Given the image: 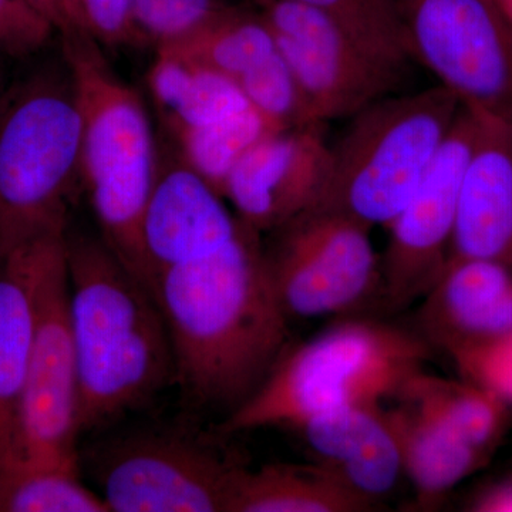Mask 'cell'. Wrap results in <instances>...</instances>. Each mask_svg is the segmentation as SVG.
Returning <instances> with one entry per match:
<instances>
[{
    "label": "cell",
    "mask_w": 512,
    "mask_h": 512,
    "mask_svg": "<svg viewBox=\"0 0 512 512\" xmlns=\"http://www.w3.org/2000/svg\"><path fill=\"white\" fill-rule=\"evenodd\" d=\"M148 291L170 333L177 382L198 406L234 412L288 349L264 239L244 222L221 244L153 266Z\"/></svg>",
    "instance_id": "cell-1"
},
{
    "label": "cell",
    "mask_w": 512,
    "mask_h": 512,
    "mask_svg": "<svg viewBox=\"0 0 512 512\" xmlns=\"http://www.w3.org/2000/svg\"><path fill=\"white\" fill-rule=\"evenodd\" d=\"M64 245L84 433L156 399L177 367L156 299L106 241L66 231Z\"/></svg>",
    "instance_id": "cell-2"
},
{
    "label": "cell",
    "mask_w": 512,
    "mask_h": 512,
    "mask_svg": "<svg viewBox=\"0 0 512 512\" xmlns=\"http://www.w3.org/2000/svg\"><path fill=\"white\" fill-rule=\"evenodd\" d=\"M60 43L82 117V185L101 238L147 286L141 231L160 165L146 106L114 72L96 37L66 36Z\"/></svg>",
    "instance_id": "cell-3"
},
{
    "label": "cell",
    "mask_w": 512,
    "mask_h": 512,
    "mask_svg": "<svg viewBox=\"0 0 512 512\" xmlns=\"http://www.w3.org/2000/svg\"><path fill=\"white\" fill-rule=\"evenodd\" d=\"M431 356L419 333L375 319L343 318L286 349L256 392L228 414L222 430L296 429L338 407L382 404Z\"/></svg>",
    "instance_id": "cell-4"
},
{
    "label": "cell",
    "mask_w": 512,
    "mask_h": 512,
    "mask_svg": "<svg viewBox=\"0 0 512 512\" xmlns=\"http://www.w3.org/2000/svg\"><path fill=\"white\" fill-rule=\"evenodd\" d=\"M82 185V117L66 63L0 99V259L67 231Z\"/></svg>",
    "instance_id": "cell-5"
},
{
    "label": "cell",
    "mask_w": 512,
    "mask_h": 512,
    "mask_svg": "<svg viewBox=\"0 0 512 512\" xmlns=\"http://www.w3.org/2000/svg\"><path fill=\"white\" fill-rule=\"evenodd\" d=\"M460 110L461 101L434 84L359 111L330 144L328 173L312 208L370 229L389 227L412 200Z\"/></svg>",
    "instance_id": "cell-6"
},
{
    "label": "cell",
    "mask_w": 512,
    "mask_h": 512,
    "mask_svg": "<svg viewBox=\"0 0 512 512\" xmlns=\"http://www.w3.org/2000/svg\"><path fill=\"white\" fill-rule=\"evenodd\" d=\"M372 229L309 208L264 241L266 264L288 319L356 318L383 308L382 256Z\"/></svg>",
    "instance_id": "cell-7"
},
{
    "label": "cell",
    "mask_w": 512,
    "mask_h": 512,
    "mask_svg": "<svg viewBox=\"0 0 512 512\" xmlns=\"http://www.w3.org/2000/svg\"><path fill=\"white\" fill-rule=\"evenodd\" d=\"M66 232L29 244L32 350L19 419L20 458L79 464V380L70 322Z\"/></svg>",
    "instance_id": "cell-8"
},
{
    "label": "cell",
    "mask_w": 512,
    "mask_h": 512,
    "mask_svg": "<svg viewBox=\"0 0 512 512\" xmlns=\"http://www.w3.org/2000/svg\"><path fill=\"white\" fill-rule=\"evenodd\" d=\"M413 63L512 130V20L495 0H399Z\"/></svg>",
    "instance_id": "cell-9"
},
{
    "label": "cell",
    "mask_w": 512,
    "mask_h": 512,
    "mask_svg": "<svg viewBox=\"0 0 512 512\" xmlns=\"http://www.w3.org/2000/svg\"><path fill=\"white\" fill-rule=\"evenodd\" d=\"M204 441L138 431L97 448L93 473L114 512H227L239 470Z\"/></svg>",
    "instance_id": "cell-10"
},
{
    "label": "cell",
    "mask_w": 512,
    "mask_h": 512,
    "mask_svg": "<svg viewBox=\"0 0 512 512\" xmlns=\"http://www.w3.org/2000/svg\"><path fill=\"white\" fill-rule=\"evenodd\" d=\"M261 15L315 123L350 119L400 89L406 72L383 62L319 9L269 0Z\"/></svg>",
    "instance_id": "cell-11"
},
{
    "label": "cell",
    "mask_w": 512,
    "mask_h": 512,
    "mask_svg": "<svg viewBox=\"0 0 512 512\" xmlns=\"http://www.w3.org/2000/svg\"><path fill=\"white\" fill-rule=\"evenodd\" d=\"M481 127V114L461 104L439 154L412 200L394 218L382 255L383 308L400 311L420 301L443 274L461 184Z\"/></svg>",
    "instance_id": "cell-12"
},
{
    "label": "cell",
    "mask_w": 512,
    "mask_h": 512,
    "mask_svg": "<svg viewBox=\"0 0 512 512\" xmlns=\"http://www.w3.org/2000/svg\"><path fill=\"white\" fill-rule=\"evenodd\" d=\"M325 127L274 131L242 157L222 192L239 220L264 235L315 205L328 173Z\"/></svg>",
    "instance_id": "cell-13"
},
{
    "label": "cell",
    "mask_w": 512,
    "mask_h": 512,
    "mask_svg": "<svg viewBox=\"0 0 512 512\" xmlns=\"http://www.w3.org/2000/svg\"><path fill=\"white\" fill-rule=\"evenodd\" d=\"M417 311L431 348L454 350L512 332V268L485 259H450Z\"/></svg>",
    "instance_id": "cell-14"
},
{
    "label": "cell",
    "mask_w": 512,
    "mask_h": 512,
    "mask_svg": "<svg viewBox=\"0 0 512 512\" xmlns=\"http://www.w3.org/2000/svg\"><path fill=\"white\" fill-rule=\"evenodd\" d=\"M295 430L302 434L315 464L373 507L393 493L404 474L383 403L328 410Z\"/></svg>",
    "instance_id": "cell-15"
},
{
    "label": "cell",
    "mask_w": 512,
    "mask_h": 512,
    "mask_svg": "<svg viewBox=\"0 0 512 512\" xmlns=\"http://www.w3.org/2000/svg\"><path fill=\"white\" fill-rule=\"evenodd\" d=\"M467 258L512 268V130L483 114L461 184L448 261Z\"/></svg>",
    "instance_id": "cell-16"
},
{
    "label": "cell",
    "mask_w": 512,
    "mask_h": 512,
    "mask_svg": "<svg viewBox=\"0 0 512 512\" xmlns=\"http://www.w3.org/2000/svg\"><path fill=\"white\" fill-rule=\"evenodd\" d=\"M241 224L225 198L183 160L160 167L141 231L147 282L153 266L221 244Z\"/></svg>",
    "instance_id": "cell-17"
},
{
    "label": "cell",
    "mask_w": 512,
    "mask_h": 512,
    "mask_svg": "<svg viewBox=\"0 0 512 512\" xmlns=\"http://www.w3.org/2000/svg\"><path fill=\"white\" fill-rule=\"evenodd\" d=\"M394 400V406L384 407V416L399 447L404 474L412 481L419 505L433 507L490 458L416 404Z\"/></svg>",
    "instance_id": "cell-18"
},
{
    "label": "cell",
    "mask_w": 512,
    "mask_h": 512,
    "mask_svg": "<svg viewBox=\"0 0 512 512\" xmlns=\"http://www.w3.org/2000/svg\"><path fill=\"white\" fill-rule=\"evenodd\" d=\"M29 244L0 259V466L20 458L19 419L32 350Z\"/></svg>",
    "instance_id": "cell-19"
},
{
    "label": "cell",
    "mask_w": 512,
    "mask_h": 512,
    "mask_svg": "<svg viewBox=\"0 0 512 512\" xmlns=\"http://www.w3.org/2000/svg\"><path fill=\"white\" fill-rule=\"evenodd\" d=\"M147 82L174 136L251 107L231 77L158 47Z\"/></svg>",
    "instance_id": "cell-20"
},
{
    "label": "cell",
    "mask_w": 512,
    "mask_h": 512,
    "mask_svg": "<svg viewBox=\"0 0 512 512\" xmlns=\"http://www.w3.org/2000/svg\"><path fill=\"white\" fill-rule=\"evenodd\" d=\"M318 464H269L256 471L239 468L227 512L375 511Z\"/></svg>",
    "instance_id": "cell-21"
},
{
    "label": "cell",
    "mask_w": 512,
    "mask_h": 512,
    "mask_svg": "<svg viewBox=\"0 0 512 512\" xmlns=\"http://www.w3.org/2000/svg\"><path fill=\"white\" fill-rule=\"evenodd\" d=\"M393 399L416 404L491 458L511 426L512 406L468 380L413 373Z\"/></svg>",
    "instance_id": "cell-22"
},
{
    "label": "cell",
    "mask_w": 512,
    "mask_h": 512,
    "mask_svg": "<svg viewBox=\"0 0 512 512\" xmlns=\"http://www.w3.org/2000/svg\"><path fill=\"white\" fill-rule=\"evenodd\" d=\"M158 49L204 64L238 82L274 55L278 46L261 13L228 6L190 35Z\"/></svg>",
    "instance_id": "cell-23"
},
{
    "label": "cell",
    "mask_w": 512,
    "mask_h": 512,
    "mask_svg": "<svg viewBox=\"0 0 512 512\" xmlns=\"http://www.w3.org/2000/svg\"><path fill=\"white\" fill-rule=\"evenodd\" d=\"M0 512H109L79 478V464L18 458L0 466Z\"/></svg>",
    "instance_id": "cell-24"
},
{
    "label": "cell",
    "mask_w": 512,
    "mask_h": 512,
    "mask_svg": "<svg viewBox=\"0 0 512 512\" xmlns=\"http://www.w3.org/2000/svg\"><path fill=\"white\" fill-rule=\"evenodd\" d=\"M274 131L278 128L248 107L174 137L180 144L181 160L222 195L235 165L255 144Z\"/></svg>",
    "instance_id": "cell-25"
},
{
    "label": "cell",
    "mask_w": 512,
    "mask_h": 512,
    "mask_svg": "<svg viewBox=\"0 0 512 512\" xmlns=\"http://www.w3.org/2000/svg\"><path fill=\"white\" fill-rule=\"evenodd\" d=\"M269 0H264L268 3ZM313 6L335 20L360 45L383 62L407 72L413 63L404 33L399 0H293ZM262 5V6H264Z\"/></svg>",
    "instance_id": "cell-26"
},
{
    "label": "cell",
    "mask_w": 512,
    "mask_h": 512,
    "mask_svg": "<svg viewBox=\"0 0 512 512\" xmlns=\"http://www.w3.org/2000/svg\"><path fill=\"white\" fill-rule=\"evenodd\" d=\"M237 83L249 106L278 130L316 124L279 49Z\"/></svg>",
    "instance_id": "cell-27"
},
{
    "label": "cell",
    "mask_w": 512,
    "mask_h": 512,
    "mask_svg": "<svg viewBox=\"0 0 512 512\" xmlns=\"http://www.w3.org/2000/svg\"><path fill=\"white\" fill-rule=\"evenodd\" d=\"M138 28L156 47L190 35L228 8L224 0H130Z\"/></svg>",
    "instance_id": "cell-28"
},
{
    "label": "cell",
    "mask_w": 512,
    "mask_h": 512,
    "mask_svg": "<svg viewBox=\"0 0 512 512\" xmlns=\"http://www.w3.org/2000/svg\"><path fill=\"white\" fill-rule=\"evenodd\" d=\"M461 379L477 384L512 406V332L488 342L454 350Z\"/></svg>",
    "instance_id": "cell-29"
},
{
    "label": "cell",
    "mask_w": 512,
    "mask_h": 512,
    "mask_svg": "<svg viewBox=\"0 0 512 512\" xmlns=\"http://www.w3.org/2000/svg\"><path fill=\"white\" fill-rule=\"evenodd\" d=\"M55 35L53 26L26 0H0V56L36 55Z\"/></svg>",
    "instance_id": "cell-30"
},
{
    "label": "cell",
    "mask_w": 512,
    "mask_h": 512,
    "mask_svg": "<svg viewBox=\"0 0 512 512\" xmlns=\"http://www.w3.org/2000/svg\"><path fill=\"white\" fill-rule=\"evenodd\" d=\"M93 36L101 46L138 47L148 39L138 28L130 0H82Z\"/></svg>",
    "instance_id": "cell-31"
},
{
    "label": "cell",
    "mask_w": 512,
    "mask_h": 512,
    "mask_svg": "<svg viewBox=\"0 0 512 512\" xmlns=\"http://www.w3.org/2000/svg\"><path fill=\"white\" fill-rule=\"evenodd\" d=\"M59 37L93 35L82 0H26Z\"/></svg>",
    "instance_id": "cell-32"
},
{
    "label": "cell",
    "mask_w": 512,
    "mask_h": 512,
    "mask_svg": "<svg viewBox=\"0 0 512 512\" xmlns=\"http://www.w3.org/2000/svg\"><path fill=\"white\" fill-rule=\"evenodd\" d=\"M468 510L477 512H512V476L487 485L474 495Z\"/></svg>",
    "instance_id": "cell-33"
},
{
    "label": "cell",
    "mask_w": 512,
    "mask_h": 512,
    "mask_svg": "<svg viewBox=\"0 0 512 512\" xmlns=\"http://www.w3.org/2000/svg\"><path fill=\"white\" fill-rule=\"evenodd\" d=\"M495 2L503 9L505 15L512 20V0H495Z\"/></svg>",
    "instance_id": "cell-34"
},
{
    "label": "cell",
    "mask_w": 512,
    "mask_h": 512,
    "mask_svg": "<svg viewBox=\"0 0 512 512\" xmlns=\"http://www.w3.org/2000/svg\"><path fill=\"white\" fill-rule=\"evenodd\" d=\"M3 92H5V90H3L2 79H0V99H2Z\"/></svg>",
    "instance_id": "cell-35"
},
{
    "label": "cell",
    "mask_w": 512,
    "mask_h": 512,
    "mask_svg": "<svg viewBox=\"0 0 512 512\" xmlns=\"http://www.w3.org/2000/svg\"><path fill=\"white\" fill-rule=\"evenodd\" d=\"M254 2L259 3V5H264V0H254Z\"/></svg>",
    "instance_id": "cell-36"
}]
</instances>
